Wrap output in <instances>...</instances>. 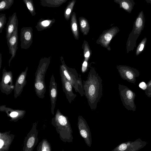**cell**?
Wrapping results in <instances>:
<instances>
[{"mask_svg": "<svg viewBox=\"0 0 151 151\" xmlns=\"http://www.w3.org/2000/svg\"><path fill=\"white\" fill-rule=\"evenodd\" d=\"M126 97L128 99H130L132 98L133 93L130 90H127L125 93Z\"/></svg>", "mask_w": 151, "mask_h": 151, "instance_id": "obj_31", "label": "cell"}, {"mask_svg": "<svg viewBox=\"0 0 151 151\" xmlns=\"http://www.w3.org/2000/svg\"><path fill=\"white\" fill-rule=\"evenodd\" d=\"M73 14L71 19V29L75 38L76 39H78V33L76 15L75 13H73Z\"/></svg>", "mask_w": 151, "mask_h": 151, "instance_id": "obj_21", "label": "cell"}, {"mask_svg": "<svg viewBox=\"0 0 151 151\" xmlns=\"http://www.w3.org/2000/svg\"><path fill=\"white\" fill-rule=\"evenodd\" d=\"M36 151H41V143L40 142L37 147Z\"/></svg>", "mask_w": 151, "mask_h": 151, "instance_id": "obj_33", "label": "cell"}, {"mask_svg": "<svg viewBox=\"0 0 151 151\" xmlns=\"http://www.w3.org/2000/svg\"><path fill=\"white\" fill-rule=\"evenodd\" d=\"M15 135L10 131L0 132V151H8Z\"/></svg>", "mask_w": 151, "mask_h": 151, "instance_id": "obj_15", "label": "cell"}, {"mask_svg": "<svg viewBox=\"0 0 151 151\" xmlns=\"http://www.w3.org/2000/svg\"><path fill=\"white\" fill-rule=\"evenodd\" d=\"M87 67V62L86 61H85L83 63L81 68V71L83 73H85L86 71Z\"/></svg>", "mask_w": 151, "mask_h": 151, "instance_id": "obj_30", "label": "cell"}, {"mask_svg": "<svg viewBox=\"0 0 151 151\" xmlns=\"http://www.w3.org/2000/svg\"><path fill=\"white\" fill-rule=\"evenodd\" d=\"M18 27L16 28L8 41L7 43L9 47V54L12 56L9 60V66H10V63L12 60L15 57L18 49Z\"/></svg>", "mask_w": 151, "mask_h": 151, "instance_id": "obj_13", "label": "cell"}, {"mask_svg": "<svg viewBox=\"0 0 151 151\" xmlns=\"http://www.w3.org/2000/svg\"><path fill=\"white\" fill-rule=\"evenodd\" d=\"M23 1L32 15V16H35L36 13L33 1L32 0H23Z\"/></svg>", "mask_w": 151, "mask_h": 151, "instance_id": "obj_23", "label": "cell"}, {"mask_svg": "<svg viewBox=\"0 0 151 151\" xmlns=\"http://www.w3.org/2000/svg\"><path fill=\"white\" fill-rule=\"evenodd\" d=\"M2 54L1 53H0V70H1V65H2Z\"/></svg>", "mask_w": 151, "mask_h": 151, "instance_id": "obj_35", "label": "cell"}, {"mask_svg": "<svg viewBox=\"0 0 151 151\" xmlns=\"http://www.w3.org/2000/svg\"><path fill=\"white\" fill-rule=\"evenodd\" d=\"M18 21L16 12H14L9 18V20L6 28V38L7 41L14 31L17 27L18 26Z\"/></svg>", "mask_w": 151, "mask_h": 151, "instance_id": "obj_17", "label": "cell"}, {"mask_svg": "<svg viewBox=\"0 0 151 151\" xmlns=\"http://www.w3.org/2000/svg\"><path fill=\"white\" fill-rule=\"evenodd\" d=\"M77 126L81 136L87 145L91 147L92 144L91 132L86 121L81 116L78 117Z\"/></svg>", "mask_w": 151, "mask_h": 151, "instance_id": "obj_9", "label": "cell"}, {"mask_svg": "<svg viewBox=\"0 0 151 151\" xmlns=\"http://www.w3.org/2000/svg\"><path fill=\"white\" fill-rule=\"evenodd\" d=\"M14 86L12 72L11 71H7L4 67L3 69L2 78L0 82L1 91L8 95L14 90Z\"/></svg>", "mask_w": 151, "mask_h": 151, "instance_id": "obj_7", "label": "cell"}, {"mask_svg": "<svg viewBox=\"0 0 151 151\" xmlns=\"http://www.w3.org/2000/svg\"><path fill=\"white\" fill-rule=\"evenodd\" d=\"M0 111L4 112L10 118L9 120L11 122H17L23 118L26 113L25 110L15 109L6 107L5 105L0 106Z\"/></svg>", "mask_w": 151, "mask_h": 151, "instance_id": "obj_11", "label": "cell"}, {"mask_svg": "<svg viewBox=\"0 0 151 151\" xmlns=\"http://www.w3.org/2000/svg\"><path fill=\"white\" fill-rule=\"evenodd\" d=\"M112 37V35L110 33H108L104 35V39L106 41L108 42L110 41Z\"/></svg>", "mask_w": 151, "mask_h": 151, "instance_id": "obj_29", "label": "cell"}, {"mask_svg": "<svg viewBox=\"0 0 151 151\" xmlns=\"http://www.w3.org/2000/svg\"><path fill=\"white\" fill-rule=\"evenodd\" d=\"M55 22L54 19H51L41 18L37 23L35 28L38 31H42L50 28Z\"/></svg>", "mask_w": 151, "mask_h": 151, "instance_id": "obj_18", "label": "cell"}, {"mask_svg": "<svg viewBox=\"0 0 151 151\" xmlns=\"http://www.w3.org/2000/svg\"><path fill=\"white\" fill-rule=\"evenodd\" d=\"M14 0H1L0 1V11L9 9L13 4Z\"/></svg>", "mask_w": 151, "mask_h": 151, "instance_id": "obj_22", "label": "cell"}, {"mask_svg": "<svg viewBox=\"0 0 151 151\" xmlns=\"http://www.w3.org/2000/svg\"><path fill=\"white\" fill-rule=\"evenodd\" d=\"M146 141L140 138L134 141H128L119 144L111 151H138L147 144Z\"/></svg>", "mask_w": 151, "mask_h": 151, "instance_id": "obj_8", "label": "cell"}, {"mask_svg": "<svg viewBox=\"0 0 151 151\" xmlns=\"http://www.w3.org/2000/svg\"><path fill=\"white\" fill-rule=\"evenodd\" d=\"M28 70L27 67L24 71L20 73L16 80L14 89V97L15 99L21 95L24 87L26 84V76Z\"/></svg>", "mask_w": 151, "mask_h": 151, "instance_id": "obj_12", "label": "cell"}, {"mask_svg": "<svg viewBox=\"0 0 151 151\" xmlns=\"http://www.w3.org/2000/svg\"><path fill=\"white\" fill-rule=\"evenodd\" d=\"M6 14H4L0 13V33L2 32L3 28L6 22Z\"/></svg>", "mask_w": 151, "mask_h": 151, "instance_id": "obj_28", "label": "cell"}, {"mask_svg": "<svg viewBox=\"0 0 151 151\" xmlns=\"http://www.w3.org/2000/svg\"><path fill=\"white\" fill-rule=\"evenodd\" d=\"M60 72L63 91L65 94L69 102L71 104L72 101L74 100L77 95L73 92V87L70 83L63 74L60 71Z\"/></svg>", "mask_w": 151, "mask_h": 151, "instance_id": "obj_14", "label": "cell"}, {"mask_svg": "<svg viewBox=\"0 0 151 151\" xmlns=\"http://www.w3.org/2000/svg\"><path fill=\"white\" fill-rule=\"evenodd\" d=\"M147 41V38L145 37L142 39L139 44L136 50V55H139L142 52L146 43Z\"/></svg>", "mask_w": 151, "mask_h": 151, "instance_id": "obj_26", "label": "cell"}, {"mask_svg": "<svg viewBox=\"0 0 151 151\" xmlns=\"http://www.w3.org/2000/svg\"><path fill=\"white\" fill-rule=\"evenodd\" d=\"M120 7L127 12L130 13L135 4L133 0H124L119 1Z\"/></svg>", "mask_w": 151, "mask_h": 151, "instance_id": "obj_20", "label": "cell"}, {"mask_svg": "<svg viewBox=\"0 0 151 151\" xmlns=\"http://www.w3.org/2000/svg\"><path fill=\"white\" fill-rule=\"evenodd\" d=\"M80 24L81 31L84 35H86L89 29V25L85 19H81Z\"/></svg>", "mask_w": 151, "mask_h": 151, "instance_id": "obj_24", "label": "cell"}, {"mask_svg": "<svg viewBox=\"0 0 151 151\" xmlns=\"http://www.w3.org/2000/svg\"><path fill=\"white\" fill-rule=\"evenodd\" d=\"M20 46L22 49L27 50L33 42V29L31 27H23L21 29Z\"/></svg>", "mask_w": 151, "mask_h": 151, "instance_id": "obj_10", "label": "cell"}, {"mask_svg": "<svg viewBox=\"0 0 151 151\" xmlns=\"http://www.w3.org/2000/svg\"><path fill=\"white\" fill-rule=\"evenodd\" d=\"M102 79L93 68L89 72L87 79L83 81L84 96L92 110L96 109L103 95Z\"/></svg>", "mask_w": 151, "mask_h": 151, "instance_id": "obj_1", "label": "cell"}, {"mask_svg": "<svg viewBox=\"0 0 151 151\" xmlns=\"http://www.w3.org/2000/svg\"><path fill=\"white\" fill-rule=\"evenodd\" d=\"M90 52L88 51H86L84 54V57L86 58H87L90 56Z\"/></svg>", "mask_w": 151, "mask_h": 151, "instance_id": "obj_34", "label": "cell"}, {"mask_svg": "<svg viewBox=\"0 0 151 151\" xmlns=\"http://www.w3.org/2000/svg\"><path fill=\"white\" fill-rule=\"evenodd\" d=\"M51 57H44L40 61L35 74L34 89L37 96L43 99L46 91L45 82V73L50 63Z\"/></svg>", "mask_w": 151, "mask_h": 151, "instance_id": "obj_3", "label": "cell"}, {"mask_svg": "<svg viewBox=\"0 0 151 151\" xmlns=\"http://www.w3.org/2000/svg\"><path fill=\"white\" fill-rule=\"evenodd\" d=\"M51 124L55 127L60 139L63 142L69 143L73 142V131L68 118L61 113L59 109L52 118Z\"/></svg>", "mask_w": 151, "mask_h": 151, "instance_id": "obj_2", "label": "cell"}, {"mask_svg": "<svg viewBox=\"0 0 151 151\" xmlns=\"http://www.w3.org/2000/svg\"><path fill=\"white\" fill-rule=\"evenodd\" d=\"M74 2H72L70 3L67 6L64 12V15L66 19H69L70 13L74 5Z\"/></svg>", "mask_w": 151, "mask_h": 151, "instance_id": "obj_27", "label": "cell"}, {"mask_svg": "<svg viewBox=\"0 0 151 151\" xmlns=\"http://www.w3.org/2000/svg\"><path fill=\"white\" fill-rule=\"evenodd\" d=\"M146 2L148 3H150L151 4V0H146Z\"/></svg>", "mask_w": 151, "mask_h": 151, "instance_id": "obj_36", "label": "cell"}, {"mask_svg": "<svg viewBox=\"0 0 151 151\" xmlns=\"http://www.w3.org/2000/svg\"><path fill=\"white\" fill-rule=\"evenodd\" d=\"M145 22L143 12L141 11L134 21L132 32L129 35L127 43V52L133 51L136 46L137 39L144 27Z\"/></svg>", "mask_w": 151, "mask_h": 151, "instance_id": "obj_5", "label": "cell"}, {"mask_svg": "<svg viewBox=\"0 0 151 151\" xmlns=\"http://www.w3.org/2000/svg\"><path fill=\"white\" fill-rule=\"evenodd\" d=\"M40 142L41 151H52L50 143L47 139H43Z\"/></svg>", "mask_w": 151, "mask_h": 151, "instance_id": "obj_25", "label": "cell"}, {"mask_svg": "<svg viewBox=\"0 0 151 151\" xmlns=\"http://www.w3.org/2000/svg\"><path fill=\"white\" fill-rule=\"evenodd\" d=\"M66 1L63 0H41L40 3L42 6L56 7H59Z\"/></svg>", "mask_w": 151, "mask_h": 151, "instance_id": "obj_19", "label": "cell"}, {"mask_svg": "<svg viewBox=\"0 0 151 151\" xmlns=\"http://www.w3.org/2000/svg\"><path fill=\"white\" fill-rule=\"evenodd\" d=\"M63 59L61 57L60 60L62 65L60 66V71L70 83L76 92L78 93L81 96H83L84 95V91L81 75L78 74L75 69L68 67Z\"/></svg>", "mask_w": 151, "mask_h": 151, "instance_id": "obj_4", "label": "cell"}, {"mask_svg": "<svg viewBox=\"0 0 151 151\" xmlns=\"http://www.w3.org/2000/svg\"><path fill=\"white\" fill-rule=\"evenodd\" d=\"M38 122L32 124L30 131L25 137L23 147L21 151H33L34 148L38 142V130L37 128Z\"/></svg>", "mask_w": 151, "mask_h": 151, "instance_id": "obj_6", "label": "cell"}, {"mask_svg": "<svg viewBox=\"0 0 151 151\" xmlns=\"http://www.w3.org/2000/svg\"><path fill=\"white\" fill-rule=\"evenodd\" d=\"M139 87L143 89H145L146 88V85L144 82H142L139 85Z\"/></svg>", "mask_w": 151, "mask_h": 151, "instance_id": "obj_32", "label": "cell"}, {"mask_svg": "<svg viewBox=\"0 0 151 151\" xmlns=\"http://www.w3.org/2000/svg\"><path fill=\"white\" fill-rule=\"evenodd\" d=\"M49 93L51 105V112L53 115L58 95V89L57 83L53 74L51 76L50 82Z\"/></svg>", "mask_w": 151, "mask_h": 151, "instance_id": "obj_16", "label": "cell"}]
</instances>
